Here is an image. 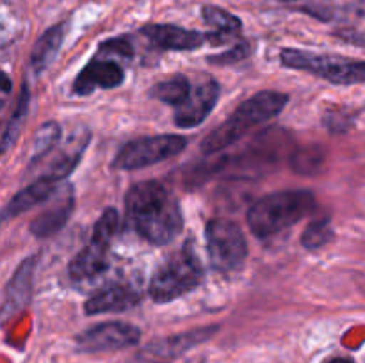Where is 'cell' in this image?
<instances>
[{
  "label": "cell",
  "mask_w": 365,
  "mask_h": 363,
  "mask_svg": "<svg viewBox=\"0 0 365 363\" xmlns=\"http://www.w3.org/2000/svg\"><path fill=\"white\" fill-rule=\"evenodd\" d=\"M118 57L98 48L96 56L86 64L84 70L77 75L73 82V91L77 95H91L96 89H113L123 82L125 71L118 63Z\"/></svg>",
  "instance_id": "cell-10"
},
{
  "label": "cell",
  "mask_w": 365,
  "mask_h": 363,
  "mask_svg": "<svg viewBox=\"0 0 365 363\" xmlns=\"http://www.w3.org/2000/svg\"><path fill=\"white\" fill-rule=\"evenodd\" d=\"M143 34L153 43L166 50H196L209 43V34L198 31L177 27V25H146Z\"/></svg>",
  "instance_id": "cell-14"
},
{
  "label": "cell",
  "mask_w": 365,
  "mask_h": 363,
  "mask_svg": "<svg viewBox=\"0 0 365 363\" xmlns=\"http://www.w3.org/2000/svg\"><path fill=\"white\" fill-rule=\"evenodd\" d=\"M139 301H141V294L132 285L113 283L96 290L86 301L84 310L88 315L128 312L134 306H138Z\"/></svg>",
  "instance_id": "cell-13"
},
{
  "label": "cell",
  "mask_w": 365,
  "mask_h": 363,
  "mask_svg": "<svg viewBox=\"0 0 365 363\" xmlns=\"http://www.w3.org/2000/svg\"><path fill=\"white\" fill-rule=\"evenodd\" d=\"M130 226L155 246L173 241L184 226L177 198L157 180L135 184L125 198Z\"/></svg>",
  "instance_id": "cell-1"
},
{
  "label": "cell",
  "mask_w": 365,
  "mask_h": 363,
  "mask_svg": "<svg viewBox=\"0 0 365 363\" xmlns=\"http://www.w3.org/2000/svg\"><path fill=\"white\" fill-rule=\"evenodd\" d=\"M248 53H250V46L246 45V43H241V45L234 46V48L228 50V52H225V53H221V56L210 57L209 60L214 64H234V63H237V60L245 59Z\"/></svg>",
  "instance_id": "cell-26"
},
{
  "label": "cell",
  "mask_w": 365,
  "mask_h": 363,
  "mask_svg": "<svg viewBox=\"0 0 365 363\" xmlns=\"http://www.w3.org/2000/svg\"><path fill=\"white\" fill-rule=\"evenodd\" d=\"M220 331V326H203L173 337L150 342L134 356V363H173L196 345L210 340Z\"/></svg>",
  "instance_id": "cell-8"
},
{
  "label": "cell",
  "mask_w": 365,
  "mask_h": 363,
  "mask_svg": "<svg viewBox=\"0 0 365 363\" xmlns=\"http://www.w3.org/2000/svg\"><path fill=\"white\" fill-rule=\"evenodd\" d=\"M185 146H187V139L175 134L135 139V141L127 142L118 152L113 166L116 169H143V167L153 166V164L178 155Z\"/></svg>",
  "instance_id": "cell-7"
},
{
  "label": "cell",
  "mask_w": 365,
  "mask_h": 363,
  "mask_svg": "<svg viewBox=\"0 0 365 363\" xmlns=\"http://www.w3.org/2000/svg\"><path fill=\"white\" fill-rule=\"evenodd\" d=\"M36 256H29L27 260L20 263L16 273L9 280L6 287V298H4L2 312L6 315L20 312L29 301H31L32 292V276H34Z\"/></svg>",
  "instance_id": "cell-18"
},
{
  "label": "cell",
  "mask_w": 365,
  "mask_h": 363,
  "mask_svg": "<svg viewBox=\"0 0 365 363\" xmlns=\"http://www.w3.org/2000/svg\"><path fill=\"white\" fill-rule=\"evenodd\" d=\"M191 91V82L184 75H175V77L166 78V80L159 82L155 88L152 89L153 98L160 100L163 103L171 107H178L185 100V96Z\"/></svg>",
  "instance_id": "cell-21"
},
{
  "label": "cell",
  "mask_w": 365,
  "mask_h": 363,
  "mask_svg": "<svg viewBox=\"0 0 365 363\" xmlns=\"http://www.w3.org/2000/svg\"><path fill=\"white\" fill-rule=\"evenodd\" d=\"M141 331L128 322H102L86 330L77 337V349L81 352L121 351L138 345Z\"/></svg>",
  "instance_id": "cell-9"
},
{
  "label": "cell",
  "mask_w": 365,
  "mask_h": 363,
  "mask_svg": "<svg viewBox=\"0 0 365 363\" xmlns=\"http://www.w3.org/2000/svg\"><path fill=\"white\" fill-rule=\"evenodd\" d=\"M280 59L285 66L292 68V70L309 71V73L324 78L331 84H362L365 77V64L362 60L319 56V53L291 48L284 50Z\"/></svg>",
  "instance_id": "cell-6"
},
{
  "label": "cell",
  "mask_w": 365,
  "mask_h": 363,
  "mask_svg": "<svg viewBox=\"0 0 365 363\" xmlns=\"http://www.w3.org/2000/svg\"><path fill=\"white\" fill-rule=\"evenodd\" d=\"M203 20L214 28V32L209 34V41L212 43L225 41V38L235 34L241 28V20L237 16L216 6L203 7Z\"/></svg>",
  "instance_id": "cell-20"
},
{
  "label": "cell",
  "mask_w": 365,
  "mask_h": 363,
  "mask_svg": "<svg viewBox=\"0 0 365 363\" xmlns=\"http://www.w3.org/2000/svg\"><path fill=\"white\" fill-rule=\"evenodd\" d=\"M73 210V196H71V189L61 185V198L53 201V205L48 210L39 214L34 221L31 223V233L38 238L50 237V235L57 233L64 224L68 223Z\"/></svg>",
  "instance_id": "cell-17"
},
{
  "label": "cell",
  "mask_w": 365,
  "mask_h": 363,
  "mask_svg": "<svg viewBox=\"0 0 365 363\" xmlns=\"http://www.w3.org/2000/svg\"><path fill=\"white\" fill-rule=\"evenodd\" d=\"M59 184L61 182L52 180V178L39 177L38 180L32 182L31 185L21 189V191L4 206L2 214H0V221L13 219V217L20 216V214L27 212V210L48 201V199L56 194Z\"/></svg>",
  "instance_id": "cell-15"
},
{
  "label": "cell",
  "mask_w": 365,
  "mask_h": 363,
  "mask_svg": "<svg viewBox=\"0 0 365 363\" xmlns=\"http://www.w3.org/2000/svg\"><path fill=\"white\" fill-rule=\"evenodd\" d=\"M61 137V128L57 123H45L38 132H36L34 144H32V160H39L53 149Z\"/></svg>",
  "instance_id": "cell-25"
},
{
  "label": "cell",
  "mask_w": 365,
  "mask_h": 363,
  "mask_svg": "<svg viewBox=\"0 0 365 363\" xmlns=\"http://www.w3.org/2000/svg\"><path fill=\"white\" fill-rule=\"evenodd\" d=\"M324 155L323 149L317 146H307L292 153V169L299 174H314L323 167Z\"/></svg>",
  "instance_id": "cell-24"
},
{
  "label": "cell",
  "mask_w": 365,
  "mask_h": 363,
  "mask_svg": "<svg viewBox=\"0 0 365 363\" xmlns=\"http://www.w3.org/2000/svg\"><path fill=\"white\" fill-rule=\"evenodd\" d=\"M27 110H29V88L27 85H24V88H21L20 98H18L16 109H14L13 116H11L9 123H7L6 130H4L2 139H0V155L14 144V141H16L18 134H20L21 130V125H24L25 117H27Z\"/></svg>",
  "instance_id": "cell-22"
},
{
  "label": "cell",
  "mask_w": 365,
  "mask_h": 363,
  "mask_svg": "<svg viewBox=\"0 0 365 363\" xmlns=\"http://www.w3.org/2000/svg\"><path fill=\"white\" fill-rule=\"evenodd\" d=\"M203 281V265L192 246L185 244L171 253L153 273L150 281V298L159 305L171 302L195 290Z\"/></svg>",
  "instance_id": "cell-4"
},
{
  "label": "cell",
  "mask_w": 365,
  "mask_h": 363,
  "mask_svg": "<svg viewBox=\"0 0 365 363\" xmlns=\"http://www.w3.org/2000/svg\"><path fill=\"white\" fill-rule=\"evenodd\" d=\"M89 142V132L86 128H78L73 132L70 139L66 141V144H63L57 152V155L53 157L52 162L48 164L45 173L41 177L52 178L56 182H63L71 171L75 169V166L78 164V160L82 159V153H84L86 146Z\"/></svg>",
  "instance_id": "cell-16"
},
{
  "label": "cell",
  "mask_w": 365,
  "mask_h": 363,
  "mask_svg": "<svg viewBox=\"0 0 365 363\" xmlns=\"http://www.w3.org/2000/svg\"><path fill=\"white\" fill-rule=\"evenodd\" d=\"M331 241H334V228H331L330 219L312 221L302 235V246L310 251L324 248Z\"/></svg>",
  "instance_id": "cell-23"
},
{
  "label": "cell",
  "mask_w": 365,
  "mask_h": 363,
  "mask_svg": "<svg viewBox=\"0 0 365 363\" xmlns=\"http://www.w3.org/2000/svg\"><path fill=\"white\" fill-rule=\"evenodd\" d=\"M221 88L214 78H207L202 84L191 85V91L185 96L184 102L178 107H175V125L180 128H192L198 127L205 121L210 110L216 107L220 100Z\"/></svg>",
  "instance_id": "cell-11"
},
{
  "label": "cell",
  "mask_w": 365,
  "mask_h": 363,
  "mask_svg": "<svg viewBox=\"0 0 365 363\" xmlns=\"http://www.w3.org/2000/svg\"><path fill=\"white\" fill-rule=\"evenodd\" d=\"M63 39L64 25H56V27L48 28V31L36 41L31 53V68L36 73H41L43 70H46V68L52 64L57 52H59L61 45H63Z\"/></svg>",
  "instance_id": "cell-19"
},
{
  "label": "cell",
  "mask_w": 365,
  "mask_h": 363,
  "mask_svg": "<svg viewBox=\"0 0 365 363\" xmlns=\"http://www.w3.org/2000/svg\"><path fill=\"white\" fill-rule=\"evenodd\" d=\"M324 363H355L351 358H346V356H335V358L327 359Z\"/></svg>",
  "instance_id": "cell-27"
},
{
  "label": "cell",
  "mask_w": 365,
  "mask_h": 363,
  "mask_svg": "<svg viewBox=\"0 0 365 363\" xmlns=\"http://www.w3.org/2000/svg\"><path fill=\"white\" fill-rule=\"evenodd\" d=\"M287 102L289 96L284 95V93H257L252 98L245 100V102L234 110V114L228 116L220 127L214 128V130L203 139L200 148H202L203 153H209V155L228 148V146L234 144L237 139H241L242 135L248 134L253 127L266 123V121L278 116V114L284 110V107L287 105Z\"/></svg>",
  "instance_id": "cell-2"
},
{
  "label": "cell",
  "mask_w": 365,
  "mask_h": 363,
  "mask_svg": "<svg viewBox=\"0 0 365 363\" xmlns=\"http://www.w3.org/2000/svg\"><path fill=\"white\" fill-rule=\"evenodd\" d=\"M207 251L210 265L217 273H234L241 269L248 256V242L241 228L230 219L216 217L205 228Z\"/></svg>",
  "instance_id": "cell-5"
},
{
  "label": "cell",
  "mask_w": 365,
  "mask_h": 363,
  "mask_svg": "<svg viewBox=\"0 0 365 363\" xmlns=\"http://www.w3.org/2000/svg\"><path fill=\"white\" fill-rule=\"evenodd\" d=\"M316 206L310 191H280L257 199L248 210V226L259 238L273 237L309 216Z\"/></svg>",
  "instance_id": "cell-3"
},
{
  "label": "cell",
  "mask_w": 365,
  "mask_h": 363,
  "mask_svg": "<svg viewBox=\"0 0 365 363\" xmlns=\"http://www.w3.org/2000/svg\"><path fill=\"white\" fill-rule=\"evenodd\" d=\"M109 238L100 237V235H91V241H89L88 246L81 249L77 256L71 260L70 263V278L73 281H84L89 280H96L102 274L107 273L109 269V246H110Z\"/></svg>",
  "instance_id": "cell-12"
}]
</instances>
